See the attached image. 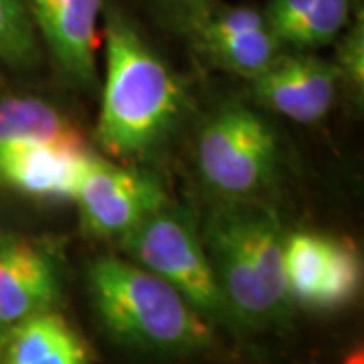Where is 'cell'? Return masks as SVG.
<instances>
[{
  "label": "cell",
  "instance_id": "cell-1",
  "mask_svg": "<svg viewBox=\"0 0 364 364\" xmlns=\"http://www.w3.org/2000/svg\"><path fill=\"white\" fill-rule=\"evenodd\" d=\"M105 79L97 140L119 158H148L168 142L186 112L172 67L116 6L104 11Z\"/></svg>",
  "mask_w": 364,
  "mask_h": 364
},
{
  "label": "cell",
  "instance_id": "cell-17",
  "mask_svg": "<svg viewBox=\"0 0 364 364\" xmlns=\"http://www.w3.org/2000/svg\"><path fill=\"white\" fill-rule=\"evenodd\" d=\"M338 69L340 79H344L352 90L363 95L364 90V18L363 13L352 16V21L342 33L338 45Z\"/></svg>",
  "mask_w": 364,
  "mask_h": 364
},
{
  "label": "cell",
  "instance_id": "cell-3",
  "mask_svg": "<svg viewBox=\"0 0 364 364\" xmlns=\"http://www.w3.org/2000/svg\"><path fill=\"white\" fill-rule=\"evenodd\" d=\"M87 287L105 332L128 350L186 356L213 344L207 318L176 287L134 261L112 255L93 259Z\"/></svg>",
  "mask_w": 364,
  "mask_h": 364
},
{
  "label": "cell",
  "instance_id": "cell-12",
  "mask_svg": "<svg viewBox=\"0 0 364 364\" xmlns=\"http://www.w3.org/2000/svg\"><path fill=\"white\" fill-rule=\"evenodd\" d=\"M91 154L41 144H0V184L33 198L73 200Z\"/></svg>",
  "mask_w": 364,
  "mask_h": 364
},
{
  "label": "cell",
  "instance_id": "cell-7",
  "mask_svg": "<svg viewBox=\"0 0 364 364\" xmlns=\"http://www.w3.org/2000/svg\"><path fill=\"white\" fill-rule=\"evenodd\" d=\"M73 200L85 233L95 239H122L166 205L168 196L152 174L91 154Z\"/></svg>",
  "mask_w": 364,
  "mask_h": 364
},
{
  "label": "cell",
  "instance_id": "cell-8",
  "mask_svg": "<svg viewBox=\"0 0 364 364\" xmlns=\"http://www.w3.org/2000/svg\"><path fill=\"white\" fill-rule=\"evenodd\" d=\"M213 65L253 79L286 47L267 23L263 9L219 2L191 37Z\"/></svg>",
  "mask_w": 364,
  "mask_h": 364
},
{
  "label": "cell",
  "instance_id": "cell-4",
  "mask_svg": "<svg viewBox=\"0 0 364 364\" xmlns=\"http://www.w3.org/2000/svg\"><path fill=\"white\" fill-rule=\"evenodd\" d=\"M117 243L136 265L176 287L207 320H231L191 213L166 203Z\"/></svg>",
  "mask_w": 364,
  "mask_h": 364
},
{
  "label": "cell",
  "instance_id": "cell-5",
  "mask_svg": "<svg viewBox=\"0 0 364 364\" xmlns=\"http://www.w3.org/2000/svg\"><path fill=\"white\" fill-rule=\"evenodd\" d=\"M277 138L269 124L245 105H225L205 124L196 144L203 181L217 195L249 198L275 172Z\"/></svg>",
  "mask_w": 364,
  "mask_h": 364
},
{
  "label": "cell",
  "instance_id": "cell-10",
  "mask_svg": "<svg viewBox=\"0 0 364 364\" xmlns=\"http://www.w3.org/2000/svg\"><path fill=\"white\" fill-rule=\"evenodd\" d=\"M61 273L49 249L16 233H0V330L55 310Z\"/></svg>",
  "mask_w": 364,
  "mask_h": 364
},
{
  "label": "cell",
  "instance_id": "cell-9",
  "mask_svg": "<svg viewBox=\"0 0 364 364\" xmlns=\"http://www.w3.org/2000/svg\"><path fill=\"white\" fill-rule=\"evenodd\" d=\"M251 81L261 105L298 124H316L328 116L336 102L340 73L334 63L318 55L286 49Z\"/></svg>",
  "mask_w": 364,
  "mask_h": 364
},
{
  "label": "cell",
  "instance_id": "cell-13",
  "mask_svg": "<svg viewBox=\"0 0 364 364\" xmlns=\"http://www.w3.org/2000/svg\"><path fill=\"white\" fill-rule=\"evenodd\" d=\"M90 344L65 316L49 310L11 326L0 344V364H91Z\"/></svg>",
  "mask_w": 364,
  "mask_h": 364
},
{
  "label": "cell",
  "instance_id": "cell-18",
  "mask_svg": "<svg viewBox=\"0 0 364 364\" xmlns=\"http://www.w3.org/2000/svg\"><path fill=\"white\" fill-rule=\"evenodd\" d=\"M154 4L168 18V23L186 37H193L219 0H154Z\"/></svg>",
  "mask_w": 364,
  "mask_h": 364
},
{
  "label": "cell",
  "instance_id": "cell-15",
  "mask_svg": "<svg viewBox=\"0 0 364 364\" xmlns=\"http://www.w3.org/2000/svg\"><path fill=\"white\" fill-rule=\"evenodd\" d=\"M354 13V0H314L284 39L286 49L312 51L338 39Z\"/></svg>",
  "mask_w": 364,
  "mask_h": 364
},
{
  "label": "cell",
  "instance_id": "cell-11",
  "mask_svg": "<svg viewBox=\"0 0 364 364\" xmlns=\"http://www.w3.org/2000/svg\"><path fill=\"white\" fill-rule=\"evenodd\" d=\"M37 35L67 77L81 87L97 81L95 55L104 0H28Z\"/></svg>",
  "mask_w": 364,
  "mask_h": 364
},
{
  "label": "cell",
  "instance_id": "cell-16",
  "mask_svg": "<svg viewBox=\"0 0 364 364\" xmlns=\"http://www.w3.org/2000/svg\"><path fill=\"white\" fill-rule=\"evenodd\" d=\"M39 59V35L28 0H0V61L26 69Z\"/></svg>",
  "mask_w": 364,
  "mask_h": 364
},
{
  "label": "cell",
  "instance_id": "cell-14",
  "mask_svg": "<svg viewBox=\"0 0 364 364\" xmlns=\"http://www.w3.org/2000/svg\"><path fill=\"white\" fill-rule=\"evenodd\" d=\"M9 142L91 152L81 130L65 114L33 95L0 97V144Z\"/></svg>",
  "mask_w": 364,
  "mask_h": 364
},
{
  "label": "cell",
  "instance_id": "cell-19",
  "mask_svg": "<svg viewBox=\"0 0 364 364\" xmlns=\"http://www.w3.org/2000/svg\"><path fill=\"white\" fill-rule=\"evenodd\" d=\"M2 336H4V332L0 330V344H2Z\"/></svg>",
  "mask_w": 364,
  "mask_h": 364
},
{
  "label": "cell",
  "instance_id": "cell-2",
  "mask_svg": "<svg viewBox=\"0 0 364 364\" xmlns=\"http://www.w3.org/2000/svg\"><path fill=\"white\" fill-rule=\"evenodd\" d=\"M200 237L233 322L263 330L289 320L286 233L272 208L249 198L227 200L208 215Z\"/></svg>",
  "mask_w": 364,
  "mask_h": 364
},
{
  "label": "cell",
  "instance_id": "cell-6",
  "mask_svg": "<svg viewBox=\"0 0 364 364\" xmlns=\"http://www.w3.org/2000/svg\"><path fill=\"white\" fill-rule=\"evenodd\" d=\"M284 267L291 301L316 312H336L350 306L363 287L358 249L336 235H286Z\"/></svg>",
  "mask_w": 364,
  "mask_h": 364
}]
</instances>
